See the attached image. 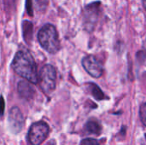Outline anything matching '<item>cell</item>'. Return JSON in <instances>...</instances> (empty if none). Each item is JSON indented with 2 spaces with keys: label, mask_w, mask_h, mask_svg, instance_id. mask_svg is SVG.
Here are the masks:
<instances>
[{
  "label": "cell",
  "mask_w": 146,
  "mask_h": 145,
  "mask_svg": "<svg viewBox=\"0 0 146 145\" xmlns=\"http://www.w3.org/2000/svg\"><path fill=\"white\" fill-rule=\"evenodd\" d=\"M12 68L19 76L33 84L38 83L37 65L32 54L27 50H21L15 54L12 62Z\"/></svg>",
  "instance_id": "1"
},
{
  "label": "cell",
  "mask_w": 146,
  "mask_h": 145,
  "mask_svg": "<svg viewBox=\"0 0 146 145\" xmlns=\"http://www.w3.org/2000/svg\"><path fill=\"white\" fill-rule=\"evenodd\" d=\"M4 100L3 97H0V116H2L4 113Z\"/></svg>",
  "instance_id": "14"
},
{
  "label": "cell",
  "mask_w": 146,
  "mask_h": 145,
  "mask_svg": "<svg viewBox=\"0 0 146 145\" xmlns=\"http://www.w3.org/2000/svg\"><path fill=\"white\" fill-rule=\"evenodd\" d=\"M18 92L20 94V96L25 99H31L34 94V91H33L32 85L25 80H21L19 82Z\"/></svg>",
  "instance_id": "7"
},
{
  "label": "cell",
  "mask_w": 146,
  "mask_h": 145,
  "mask_svg": "<svg viewBox=\"0 0 146 145\" xmlns=\"http://www.w3.org/2000/svg\"><path fill=\"white\" fill-rule=\"evenodd\" d=\"M40 45L49 53L56 54L60 49V41L56 27L51 24L44 25L38 33Z\"/></svg>",
  "instance_id": "2"
},
{
  "label": "cell",
  "mask_w": 146,
  "mask_h": 145,
  "mask_svg": "<svg viewBox=\"0 0 146 145\" xmlns=\"http://www.w3.org/2000/svg\"><path fill=\"white\" fill-rule=\"evenodd\" d=\"M38 82L42 91L45 94L51 93L55 90L56 83V72L55 68L50 64L44 65L39 72Z\"/></svg>",
  "instance_id": "3"
},
{
  "label": "cell",
  "mask_w": 146,
  "mask_h": 145,
  "mask_svg": "<svg viewBox=\"0 0 146 145\" xmlns=\"http://www.w3.org/2000/svg\"><path fill=\"white\" fill-rule=\"evenodd\" d=\"M139 116L142 123L146 126V103H143L139 109Z\"/></svg>",
  "instance_id": "11"
},
{
  "label": "cell",
  "mask_w": 146,
  "mask_h": 145,
  "mask_svg": "<svg viewBox=\"0 0 146 145\" xmlns=\"http://www.w3.org/2000/svg\"><path fill=\"white\" fill-rule=\"evenodd\" d=\"M35 3L38 9H44L47 4V0H35Z\"/></svg>",
  "instance_id": "13"
},
{
  "label": "cell",
  "mask_w": 146,
  "mask_h": 145,
  "mask_svg": "<svg viewBox=\"0 0 146 145\" xmlns=\"http://www.w3.org/2000/svg\"><path fill=\"white\" fill-rule=\"evenodd\" d=\"M49 126L44 121L33 123L28 132V140L32 145H40L48 137Z\"/></svg>",
  "instance_id": "4"
},
{
  "label": "cell",
  "mask_w": 146,
  "mask_h": 145,
  "mask_svg": "<svg viewBox=\"0 0 146 145\" xmlns=\"http://www.w3.org/2000/svg\"><path fill=\"white\" fill-rule=\"evenodd\" d=\"M143 6H144L145 9L146 10V0H143Z\"/></svg>",
  "instance_id": "15"
},
{
  "label": "cell",
  "mask_w": 146,
  "mask_h": 145,
  "mask_svg": "<svg viewBox=\"0 0 146 145\" xmlns=\"http://www.w3.org/2000/svg\"><path fill=\"white\" fill-rule=\"evenodd\" d=\"M90 89H91V92L92 94V96L97 99V100H103L105 98L104 94L103 93V91H101V89L96 85L95 84H90Z\"/></svg>",
  "instance_id": "10"
},
{
  "label": "cell",
  "mask_w": 146,
  "mask_h": 145,
  "mask_svg": "<svg viewBox=\"0 0 146 145\" xmlns=\"http://www.w3.org/2000/svg\"><path fill=\"white\" fill-rule=\"evenodd\" d=\"M85 128L88 133L93 134V135H99L102 131V126H101L100 123L95 120L88 121L86 124Z\"/></svg>",
  "instance_id": "8"
},
{
  "label": "cell",
  "mask_w": 146,
  "mask_h": 145,
  "mask_svg": "<svg viewBox=\"0 0 146 145\" xmlns=\"http://www.w3.org/2000/svg\"><path fill=\"white\" fill-rule=\"evenodd\" d=\"M22 32H23V37L24 39L30 44L33 38V24L29 21H24L22 23Z\"/></svg>",
  "instance_id": "9"
},
{
  "label": "cell",
  "mask_w": 146,
  "mask_h": 145,
  "mask_svg": "<svg viewBox=\"0 0 146 145\" xmlns=\"http://www.w3.org/2000/svg\"><path fill=\"white\" fill-rule=\"evenodd\" d=\"M80 145H99V143L96 139L86 138V139H84V140L81 141V143H80Z\"/></svg>",
  "instance_id": "12"
},
{
  "label": "cell",
  "mask_w": 146,
  "mask_h": 145,
  "mask_svg": "<svg viewBox=\"0 0 146 145\" xmlns=\"http://www.w3.org/2000/svg\"><path fill=\"white\" fill-rule=\"evenodd\" d=\"M9 121L15 132L21 131L24 125V118L21 110L17 107H14L10 109L9 115Z\"/></svg>",
  "instance_id": "6"
},
{
  "label": "cell",
  "mask_w": 146,
  "mask_h": 145,
  "mask_svg": "<svg viewBox=\"0 0 146 145\" xmlns=\"http://www.w3.org/2000/svg\"><path fill=\"white\" fill-rule=\"evenodd\" d=\"M145 138H146V134H145Z\"/></svg>",
  "instance_id": "16"
},
{
  "label": "cell",
  "mask_w": 146,
  "mask_h": 145,
  "mask_svg": "<svg viewBox=\"0 0 146 145\" xmlns=\"http://www.w3.org/2000/svg\"><path fill=\"white\" fill-rule=\"evenodd\" d=\"M82 66L93 78H100L104 73L103 65L94 56H87L82 60Z\"/></svg>",
  "instance_id": "5"
}]
</instances>
